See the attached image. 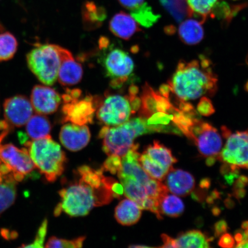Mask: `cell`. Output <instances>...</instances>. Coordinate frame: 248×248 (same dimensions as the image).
<instances>
[{
    "label": "cell",
    "instance_id": "603a6c76",
    "mask_svg": "<svg viewBox=\"0 0 248 248\" xmlns=\"http://www.w3.org/2000/svg\"><path fill=\"white\" fill-rule=\"evenodd\" d=\"M2 177L0 182V216L15 203L17 197V182L9 176Z\"/></svg>",
    "mask_w": 248,
    "mask_h": 248
},
{
    "label": "cell",
    "instance_id": "60d3db41",
    "mask_svg": "<svg viewBox=\"0 0 248 248\" xmlns=\"http://www.w3.org/2000/svg\"><path fill=\"white\" fill-rule=\"evenodd\" d=\"M4 31V27H2V25L0 24V32H3Z\"/></svg>",
    "mask_w": 248,
    "mask_h": 248
},
{
    "label": "cell",
    "instance_id": "ac0fdd59",
    "mask_svg": "<svg viewBox=\"0 0 248 248\" xmlns=\"http://www.w3.org/2000/svg\"><path fill=\"white\" fill-rule=\"evenodd\" d=\"M109 29L118 38L128 40L141 31L131 15L120 12L114 15L109 23Z\"/></svg>",
    "mask_w": 248,
    "mask_h": 248
},
{
    "label": "cell",
    "instance_id": "d4e9b609",
    "mask_svg": "<svg viewBox=\"0 0 248 248\" xmlns=\"http://www.w3.org/2000/svg\"><path fill=\"white\" fill-rule=\"evenodd\" d=\"M159 208L161 215L176 218L184 213L185 206L177 195H169L168 193L161 200Z\"/></svg>",
    "mask_w": 248,
    "mask_h": 248
},
{
    "label": "cell",
    "instance_id": "7402d4cb",
    "mask_svg": "<svg viewBox=\"0 0 248 248\" xmlns=\"http://www.w3.org/2000/svg\"><path fill=\"white\" fill-rule=\"evenodd\" d=\"M51 130V123L43 114H36L31 117L26 124L28 137L32 140L42 139L49 135Z\"/></svg>",
    "mask_w": 248,
    "mask_h": 248
},
{
    "label": "cell",
    "instance_id": "8fae6325",
    "mask_svg": "<svg viewBox=\"0 0 248 248\" xmlns=\"http://www.w3.org/2000/svg\"><path fill=\"white\" fill-rule=\"evenodd\" d=\"M133 113L128 98L117 94L108 96L98 107L96 113L97 119L108 126L125 123Z\"/></svg>",
    "mask_w": 248,
    "mask_h": 248
},
{
    "label": "cell",
    "instance_id": "d6a6232c",
    "mask_svg": "<svg viewBox=\"0 0 248 248\" xmlns=\"http://www.w3.org/2000/svg\"><path fill=\"white\" fill-rule=\"evenodd\" d=\"M47 220L45 219L42 223L41 226L37 232L35 240L32 243L27 246H22L21 247L24 248H43L44 244L46 235V229H47Z\"/></svg>",
    "mask_w": 248,
    "mask_h": 248
},
{
    "label": "cell",
    "instance_id": "30bf717a",
    "mask_svg": "<svg viewBox=\"0 0 248 248\" xmlns=\"http://www.w3.org/2000/svg\"><path fill=\"white\" fill-rule=\"evenodd\" d=\"M187 137L195 142L203 156L218 157L222 146V139L217 129L210 124L201 119L195 120Z\"/></svg>",
    "mask_w": 248,
    "mask_h": 248
},
{
    "label": "cell",
    "instance_id": "cb8c5ba5",
    "mask_svg": "<svg viewBox=\"0 0 248 248\" xmlns=\"http://www.w3.org/2000/svg\"><path fill=\"white\" fill-rule=\"evenodd\" d=\"M210 241L202 232L190 231L180 234L175 239V248H209Z\"/></svg>",
    "mask_w": 248,
    "mask_h": 248
},
{
    "label": "cell",
    "instance_id": "4316f807",
    "mask_svg": "<svg viewBox=\"0 0 248 248\" xmlns=\"http://www.w3.org/2000/svg\"><path fill=\"white\" fill-rule=\"evenodd\" d=\"M139 160L142 168L151 177L159 181H163L165 179L170 170L166 169L160 164L152 160L144 153L140 155Z\"/></svg>",
    "mask_w": 248,
    "mask_h": 248
},
{
    "label": "cell",
    "instance_id": "4fadbf2b",
    "mask_svg": "<svg viewBox=\"0 0 248 248\" xmlns=\"http://www.w3.org/2000/svg\"><path fill=\"white\" fill-rule=\"evenodd\" d=\"M5 122L9 126H23L33 116V108L26 96L15 95L5 100L4 104Z\"/></svg>",
    "mask_w": 248,
    "mask_h": 248
},
{
    "label": "cell",
    "instance_id": "d590c367",
    "mask_svg": "<svg viewBox=\"0 0 248 248\" xmlns=\"http://www.w3.org/2000/svg\"><path fill=\"white\" fill-rule=\"evenodd\" d=\"M219 247L222 248H233L235 247V240L233 237L230 234H222L218 241Z\"/></svg>",
    "mask_w": 248,
    "mask_h": 248
},
{
    "label": "cell",
    "instance_id": "2e32d148",
    "mask_svg": "<svg viewBox=\"0 0 248 248\" xmlns=\"http://www.w3.org/2000/svg\"><path fill=\"white\" fill-rule=\"evenodd\" d=\"M91 136L88 126L69 123L62 127L60 139L68 150L76 152L82 150L89 144Z\"/></svg>",
    "mask_w": 248,
    "mask_h": 248
},
{
    "label": "cell",
    "instance_id": "6da1fadb",
    "mask_svg": "<svg viewBox=\"0 0 248 248\" xmlns=\"http://www.w3.org/2000/svg\"><path fill=\"white\" fill-rule=\"evenodd\" d=\"M78 178L60 191L61 202L55 209V216L62 212L71 217L85 216L95 207L105 205L124 193L122 185L104 175V170L88 166L79 167Z\"/></svg>",
    "mask_w": 248,
    "mask_h": 248
},
{
    "label": "cell",
    "instance_id": "5b68a950",
    "mask_svg": "<svg viewBox=\"0 0 248 248\" xmlns=\"http://www.w3.org/2000/svg\"><path fill=\"white\" fill-rule=\"evenodd\" d=\"M31 159L48 182H53L64 171L66 155L60 145L48 135L24 142Z\"/></svg>",
    "mask_w": 248,
    "mask_h": 248
},
{
    "label": "cell",
    "instance_id": "277c9868",
    "mask_svg": "<svg viewBox=\"0 0 248 248\" xmlns=\"http://www.w3.org/2000/svg\"><path fill=\"white\" fill-rule=\"evenodd\" d=\"M151 133L146 122L139 117L129 119L122 125L103 127L99 138L103 140L102 149L108 156L122 157L134 146L136 138Z\"/></svg>",
    "mask_w": 248,
    "mask_h": 248
},
{
    "label": "cell",
    "instance_id": "484cf974",
    "mask_svg": "<svg viewBox=\"0 0 248 248\" xmlns=\"http://www.w3.org/2000/svg\"><path fill=\"white\" fill-rule=\"evenodd\" d=\"M160 1L177 22H181L186 17L193 16L186 0H160Z\"/></svg>",
    "mask_w": 248,
    "mask_h": 248
},
{
    "label": "cell",
    "instance_id": "5bb4252c",
    "mask_svg": "<svg viewBox=\"0 0 248 248\" xmlns=\"http://www.w3.org/2000/svg\"><path fill=\"white\" fill-rule=\"evenodd\" d=\"M62 97L54 89L42 85L34 86L31 95L33 110L46 115L54 113L61 104Z\"/></svg>",
    "mask_w": 248,
    "mask_h": 248
},
{
    "label": "cell",
    "instance_id": "44dd1931",
    "mask_svg": "<svg viewBox=\"0 0 248 248\" xmlns=\"http://www.w3.org/2000/svg\"><path fill=\"white\" fill-rule=\"evenodd\" d=\"M144 153L169 170L173 168V164L177 162L171 151L157 141H154L153 144L149 145Z\"/></svg>",
    "mask_w": 248,
    "mask_h": 248
},
{
    "label": "cell",
    "instance_id": "8992f818",
    "mask_svg": "<svg viewBox=\"0 0 248 248\" xmlns=\"http://www.w3.org/2000/svg\"><path fill=\"white\" fill-rule=\"evenodd\" d=\"M27 61L29 69L43 84L52 86L57 81L61 64L57 45L37 46L27 54Z\"/></svg>",
    "mask_w": 248,
    "mask_h": 248
},
{
    "label": "cell",
    "instance_id": "f1b7e54d",
    "mask_svg": "<svg viewBox=\"0 0 248 248\" xmlns=\"http://www.w3.org/2000/svg\"><path fill=\"white\" fill-rule=\"evenodd\" d=\"M217 1L218 0H186L193 16L200 17L201 23H203L212 13Z\"/></svg>",
    "mask_w": 248,
    "mask_h": 248
},
{
    "label": "cell",
    "instance_id": "7a4b0ae2",
    "mask_svg": "<svg viewBox=\"0 0 248 248\" xmlns=\"http://www.w3.org/2000/svg\"><path fill=\"white\" fill-rule=\"evenodd\" d=\"M139 145H134L122 157L116 174L125 197L135 202L141 209L154 213L159 219L160 202L169 193L166 186L149 175L139 162Z\"/></svg>",
    "mask_w": 248,
    "mask_h": 248
},
{
    "label": "cell",
    "instance_id": "74e56055",
    "mask_svg": "<svg viewBox=\"0 0 248 248\" xmlns=\"http://www.w3.org/2000/svg\"><path fill=\"white\" fill-rule=\"evenodd\" d=\"M163 242V246L162 248H175V239L168 235L163 234L161 235Z\"/></svg>",
    "mask_w": 248,
    "mask_h": 248
},
{
    "label": "cell",
    "instance_id": "52a82bcc",
    "mask_svg": "<svg viewBox=\"0 0 248 248\" xmlns=\"http://www.w3.org/2000/svg\"><path fill=\"white\" fill-rule=\"evenodd\" d=\"M36 169L26 148H18L12 144L0 146V172L17 182L22 181Z\"/></svg>",
    "mask_w": 248,
    "mask_h": 248
},
{
    "label": "cell",
    "instance_id": "83f0119b",
    "mask_svg": "<svg viewBox=\"0 0 248 248\" xmlns=\"http://www.w3.org/2000/svg\"><path fill=\"white\" fill-rule=\"evenodd\" d=\"M17 39L12 33H0V62L11 60L17 51Z\"/></svg>",
    "mask_w": 248,
    "mask_h": 248
},
{
    "label": "cell",
    "instance_id": "ab89813d",
    "mask_svg": "<svg viewBox=\"0 0 248 248\" xmlns=\"http://www.w3.org/2000/svg\"><path fill=\"white\" fill-rule=\"evenodd\" d=\"M210 185V182L209 179H203L202 180L200 183V186L201 188H207L209 187Z\"/></svg>",
    "mask_w": 248,
    "mask_h": 248
},
{
    "label": "cell",
    "instance_id": "e575fe53",
    "mask_svg": "<svg viewBox=\"0 0 248 248\" xmlns=\"http://www.w3.org/2000/svg\"><path fill=\"white\" fill-rule=\"evenodd\" d=\"M119 1L123 7L130 11L140 7L145 2V0H119Z\"/></svg>",
    "mask_w": 248,
    "mask_h": 248
},
{
    "label": "cell",
    "instance_id": "9c48e42d",
    "mask_svg": "<svg viewBox=\"0 0 248 248\" xmlns=\"http://www.w3.org/2000/svg\"><path fill=\"white\" fill-rule=\"evenodd\" d=\"M101 63L113 88H120L128 80L134 70L132 59L120 48L110 49L102 58Z\"/></svg>",
    "mask_w": 248,
    "mask_h": 248
},
{
    "label": "cell",
    "instance_id": "f35d334b",
    "mask_svg": "<svg viewBox=\"0 0 248 248\" xmlns=\"http://www.w3.org/2000/svg\"><path fill=\"white\" fill-rule=\"evenodd\" d=\"M9 129H4L2 130L1 133H0V146H1V142L3 140V139H4L6 136L8 135V133H9ZM2 180V177L1 176V172H0V182H1Z\"/></svg>",
    "mask_w": 248,
    "mask_h": 248
},
{
    "label": "cell",
    "instance_id": "7c38bea8",
    "mask_svg": "<svg viewBox=\"0 0 248 248\" xmlns=\"http://www.w3.org/2000/svg\"><path fill=\"white\" fill-rule=\"evenodd\" d=\"M98 102L93 100L92 96H86L82 100L79 98L66 102L62 108V122L79 125L92 123Z\"/></svg>",
    "mask_w": 248,
    "mask_h": 248
},
{
    "label": "cell",
    "instance_id": "e0dca14e",
    "mask_svg": "<svg viewBox=\"0 0 248 248\" xmlns=\"http://www.w3.org/2000/svg\"><path fill=\"white\" fill-rule=\"evenodd\" d=\"M169 191L179 197L187 196L195 187V179L191 173L180 169H170L166 178Z\"/></svg>",
    "mask_w": 248,
    "mask_h": 248
},
{
    "label": "cell",
    "instance_id": "ffe728a7",
    "mask_svg": "<svg viewBox=\"0 0 248 248\" xmlns=\"http://www.w3.org/2000/svg\"><path fill=\"white\" fill-rule=\"evenodd\" d=\"M200 21L188 19L183 22L179 27L180 39L185 44L193 46L198 44L203 39L204 30Z\"/></svg>",
    "mask_w": 248,
    "mask_h": 248
},
{
    "label": "cell",
    "instance_id": "d6986e66",
    "mask_svg": "<svg viewBox=\"0 0 248 248\" xmlns=\"http://www.w3.org/2000/svg\"><path fill=\"white\" fill-rule=\"evenodd\" d=\"M142 209L134 201L125 199L121 201L115 209V218L118 222L124 226L136 224L141 216Z\"/></svg>",
    "mask_w": 248,
    "mask_h": 248
},
{
    "label": "cell",
    "instance_id": "f546056e",
    "mask_svg": "<svg viewBox=\"0 0 248 248\" xmlns=\"http://www.w3.org/2000/svg\"><path fill=\"white\" fill-rule=\"evenodd\" d=\"M131 15L139 24L149 28L156 22L160 17L154 13L153 9L145 2L140 7L131 11Z\"/></svg>",
    "mask_w": 248,
    "mask_h": 248
},
{
    "label": "cell",
    "instance_id": "8d00e7d4",
    "mask_svg": "<svg viewBox=\"0 0 248 248\" xmlns=\"http://www.w3.org/2000/svg\"><path fill=\"white\" fill-rule=\"evenodd\" d=\"M228 226L227 223L225 220H220V221L216 222L214 227L215 231V234L216 237H219L220 235L224 234L227 232Z\"/></svg>",
    "mask_w": 248,
    "mask_h": 248
},
{
    "label": "cell",
    "instance_id": "3957f363",
    "mask_svg": "<svg viewBox=\"0 0 248 248\" xmlns=\"http://www.w3.org/2000/svg\"><path fill=\"white\" fill-rule=\"evenodd\" d=\"M200 60L179 62L168 85L178 100L187 102L204 95L213 96L218 89V78L212 62L204 56Z\"/></svg>",
    "mask_w": 248,
    "mask_h": 248
},
{
    "label": "cell",
    "instance_id": "ba28073f",
    "mask_svg": "<svg viewBox=\"0 0 248 248\" xmlns=\"http://www.w3.org/2000/svg\"><path fill=\"white\" fill-rule=\"evenodd\" d=\"M221 129L226 142L217 159L227 164L232 170H248V129L232 133L225 126Z\"/></svg>",
    "mask_w": 248,
    "mask_h": 248
},
{
    "label": "cell",
    "instance_id": "1f68e13d",
    "mask_svg": "<svg viewBox=\"0 0 248 248\" xmlns=\"http://www.w3.org/2000/svg\"><path fill=\"white\" fill-rule=\"evenodd\" d=\"M85 9L83 18L89 23H101L106 17L104 9L97 8L93 2H88Z\"/></svg>",
    "mask_w": 248,
    "mask_h": 248
},
{
    "label": "cell",
    "instance_id": "4dcf8cb0",
    "mask_svg": "<svg viewBox=\"0 0 248 248\" xmlns=\"http://www.w3.org/2000/svg\"><path fill=\"white\" fill-rule=\"evenodd\" d=\"M85 237H80L73 240H66L59 238L57 237H52L46 243V248H82Z\"/></svg>",
    "mask_w": 248,
    "mask_h": 248
},
{
    "label": "cell",
    "instance_id": "836d02e7",
    "mask_svg": "<svg viewBox=\"0 0 248 248\" xmlns=\"http://www.w3.org/2000/svg\"><path fill=\"white\" fill-rule=\"evenodd\" d=\"M197 111L201 115L208 117L215 113V108L209 98L203 97L198 104Z\"/></svg>",
    "mask_w": 248,
    "mask_h": 248
},
{
    "label": "cell",
    "instance_id": "9a60e30c",
    "mask_svg": "<svg viewBox=\"0 0 248 248\" xmlns=\"http://www.w3.org/2000/svg\"><path fill=\"white\" fill-rule=\"evenodd\" d=\"M61 58L58 79L63 86H73L78 83L83 76L81 64L74 58L72 54L67 49L58 46Z\"/></svg>",
    "mask_w": 248,
    "mask_h": 248
}]
</instances>
